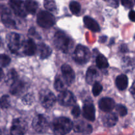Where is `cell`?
Here are the masks:
<instances>
[{
  "label": "cell",
  "mask_w": 135,
  "mask_h": 135,
  "mask_svg": "<svg viewBox=\"0 0 135 135\" xmlns=\"http://www.w3.org/2000/svg\"><path fill=\"white\" fill-rule=\"evenodd\" d=\"M73 128V123L66 117H59L54 120L52 130L55 135H65L70 132Z\"/></svg>",
  "instance_id": "obj_1"
},
{
  "label": "cell",
  "mask_w": 135,
  "mask_h": 135,
  "mask_svg": "<svg viewBox=\"0 0 135 135\" xmlns=\"http://www.w3.org/2000/svg\"><path fill=\"white\" fill-rule=\"evenodd\" d=\"M54 44L56 47L64 53L69 52L72 48V41L64 32L59 31L55 34Z\"/></svg>",
  "instance_id": "obj_2"
},
{
  "label": "cell",
  "mask_w": 135,
  "mask_h": 135,
  "mask_svg": "<svg viewBox=\"0 0 135 135\" xmlns=\"http://www.w3.org/2000/svg\"><path fill=\"white\" fill-rule=\"evenodd\" d=\"M91 57V52L89 49L83 45H78L73 54V58L75 62L80 64L87 63Z\"/></svg>",
  "instance_id": "obj_3"
},
{
  "label": "cell",
  "mask_w": 135,
  "mask_h": 135,
  "mask_svg": "<svg viewBox=\"0 0 135 135\" xmlns=\"http://www.w3.org/2000/svg\"><path fill=\"white\" fill-rule=\"evenodd\" d=\"M37 23L43 28H50L55 23V18L54 15L48 11H42L37 15Z\"/></svg>",
  "instance_id": "obj_4"
},
{
  "label": "cell",
  "mask_w": 135,
  "mask_h": 135,
  "mask_svg": "<svg viewBox=\"0 0 135 135\" xmlns=\"http://www.w3.org/2000/svg\"><path fill=\"white\" fill-rule=\"evenodd\" d=\"M40 101L45 108H50L55 104L56 99L55 95L49 89H43L40 93Z\"/></svg>",
  "instance_id": "obj_5"
},
{
  "label": "cell",
  "mask_w": 135,
  "mask_h": 135,
  "mask_svg": "<svg viewBox=\"0 0 135 135\" xmlns=\"http://www.w3.org/2000/svg\"><path fill=\"white\" fill-rule=\"evenodd\" d=\"M27 131V122L21 118H18L13 121L10 133L11 135H24Z\"/></svg>",
  "instance_id": "obj_6"
},
{
  "label": "cell",
  "mask_w": 135,
  "mask_h": 135,
  "mask_svg": "<svg viewBox=\"0 0 135 135\" xmlns=\"http://www.w3.org/2000/svg\"><path fill=\"white\" fill-rule=\"evenodd\" d=\"M49 127V122L44 115H38L32 120V127L34 130L39 133L46 132Z\"/></svg>",
  "instance_id": "obj_7"
},
{
  "label": "cell",
  "mask_w": 135,
  "mask_h": 135,
  "mask_svg": "<svg viewBox=\"0 0 135 135\" xmlns=\"http://www.w3.org/2000/svg\"><path fill=\"white\" fill-rule=\"evenodd\" d=\"M22 46L21 36L15 32H12L8 37V46L13 53H17Z\"/></svg>",
  "instance_id": "obj_8"
},
{
  "label": "cell",
  "mask_w": 135,
  "mask_h": 135,
  "mask_svg": "<svg viewBox=\"0 0 135 135\" xmlns=\"http://www.w3.org/2000/svg\"><path fill=\"white\" fill-rule=\"evenodd\" d=\"M58 102L62 105L72 106L76 102V99L74 95L69 91H64L60 92L58 97Z\"/></svg>",
  "instance_id": "obj_9"
},
{
  "label": "cell",
  "mask_w": 135,
  "mask_h": 135,
  "mask_svg": "<svg viewBox=\"0 0 135 135\" xmlns=\"http://www.w3.org/2000/svg\"><path fill=\"white\" fill-rule=\"evenodd\" d=\"M62 76L66 85H70L74 82L75 79V73L70 66L64 64L61 68Z\"/></svg>",
  "instance_id": "obj_10"
},
{
  "label": "cell",
  "mask_w": 135,
  "mask_h": 135,
  "mask_svg": "<svg viewBox=\"0 0 135 135\" xmlns=\"http://www.w3.org/2000/svg\"><path fill=\"white\" fill-rule=\"evenodd\" d=\"M9 6L15 15L20 17H26L25 10L24 9L25 6L23 7V2L22 0H10Z\"/></svg>",
  "instance_id": "obj_11"
},
{
  "label": "cell",
  "mask_w": 135,
  "mask_h": 135,
  "mask_svg": "<svg viewBox=\"0 0 135 135\" xmlns=\"http://www.w3.org/2000/svg\"><path fill=\"white\" fill-rule=\"evenodd\" d=\"M115 107V103L113 99L103 97L99 101V107L104 112H110Z\"/></svg>",
  "instance_id": "obj_12"
},
{
  "label": "cell",
  "mask_w": 135,
  "mask_h": 135,
  "mask_svg": "<svg viewBox=\"0 0 135 135\" xmlns=\"http://www.w3.org/2000/svg\"><path fill=\"white\" fill-rule=\"evenodd\" d=\"M83 115L87 120L93 121L95 119V109L91 103H85L83 107Z\"/></svg>",
  "instance_id": "obj_13"
},
{
  "label": "cell",
  "mask_w": 135,
  "mask_h": 135,
  "mask_svg": "<svg viewBox=\"0 0 135 135\" xmlns=\"http://www.w3.org/2000/svg\"><path fill=\"white\" fill-rule=\"evenodd\" d=\"M73 128L75 132L84 134H89L92 131L91 126L82 120L76 122L75 124H73Z\"/></svg>",
  "instance_id": "obj_14"
},
{
  "label": "cell",
  "mask_w": 135,
  "mask_h": 135,
  "mask_svg": "<svg viewBox=\"0 0 135 135\" xmlns=\"http://www.w3.org/2000/svg\"><path fill=\"white\" fill-rule=\"evenodd\" d=\"M25 89V83L19 80H17L11 85L10 93L13 95L21 94Z\"/></svg>",
  "instance_id": "obj_15"
},
{
  "label": "cell",
  "mask_w": 135,
  "mask_h": 135,
  "mask_svg": "<svg viewBox=\"0 0 135 135\" xmlns=\"http://www.w3.org/2000/svg\"><path fill=\"white\" fill-rule=\"evenodd\" d=\"M84 23L85 26L93 32H98L100 31V27L95 20L90 17L86 16L84 18Z\"/></svg>",
  "instance_id": "obj_16"
},
{
  "label": "cell",
  "mask_w": 135,
  "mask_h": 135,
  "mask_svg": "<svg viewBox=\"0 0 135 135\" xmlns=\"http://www.w3.org/2000/svg\"><path fill=\"white\" fill-rule=\"evenodd\" d=\"M37 46L32 38H28L24 45V53L27 56H32L35 53Z\"/></svg>",
  "instance_id": "obj_17"
},
{
  "label": "cell",
  "mask_w": 135,
  "mask_h": 135,
  "mask_svg": "<svg viewBox=\"0 0 135 135\" xmlns=\"http://www.w3.org/2000/svg\"><path fill=\"white\" fill-rule=\"evenodd\" d=\"M118 121L117 116L115 113H108L103 118V123L107 127H113Z\"/></svg>",
  "instance_id": "obj_18"
},
{
  "label": "cell",
  "mask_w": 135,
  "mask_h": 135,
  "mask_svg": "<svg viewBox=\"0 0 135 135\" xmlns=\"http://www.w3.org/2000/svg\"><path fill=\"white\" fill-rule=\"evenodd\" d=\"M115 84L119 90L123 91L127 89V86H128V78H127V76L121 74L117 76L116 80H115Z\"/></svg>",
  "instance_id": "obj_19"
},
{
  "label": "cell",
  "mask_w": 135,
  "mask_h": 135,
  "mask_svg": "<svg viewBox=\"0 0 135 135\" xmlns=\"http://www.w3.org/2000/svg\"><path fill=\"white\" fill-rule=\"evenodd\" d=\"M24 6L27 12L31 14H35L38 9V4L36 1L34 0H26Z\"/></svg>",
  "instance_id": "obj_20"
},
{
  "label": "cell",
  "mask_w": 135,
  "mask_h": 135,
  "mask_svg": "<svg viewBox=\"0 0 135 135\" xmlns=\"http://www.w3.org/2000/svg\"><path fill=\"white\" fill-rule=\"evenodd\" d=\"M98 77V72L94 68L90 67L86 73V81L89 84H91L93 83L97 82V80Z\"/></svg>",
  "instance_id": "obj_21"
},
{
  "label": "cell",
  "mask_w": 135,
  "mask_h": 135,
  "mask_svg": "<svg viewBox=\"0 0 135 135\" xmlns=\"http://www.w3.org/2000/svg\"><path fill=\"white\" fill-rule=\"evenodd\" d=\"M2 20L3 24L8 28H14L15 27V22L10 16L8 11H4L2 16Z\"/></svg>",
  "instance_id": "obj_22"
},
{
  "label": "cell",
  "mask_w": 135,
  "mask_h": 135,
  "mask_svg": "<svg viewBox=\"0 0 135 135\" xmlns=\"http://www.w3.org/2000/svg\"><path fill=\"white\" fill-rule=\"evenodd\" d=\"M52 54V49H50V46L45 44H41L39 45V54L40 57L42 59L48 58Z\"/></svg>",
  "instance_id": "obj_23"
},
{
  "label": "cell",
  "mask_w": 135,
  "mask_h": 135,
  "mask_svg": "<svg viewBox=\"0 0 135 135\" xmlns=\"http://www.w3.org/2000/svg\"><path fill=\"white\" fill-rule=\"evenodd\" d=\"M96 64L100 69H105L109 66L108 61L103 54H99L96 58Z\"/></svg>",
  "instance_id": "obj_24"
},
{
  "label": "cell",
  "mask_w": 135,
  "mask_h": 135,
  "mask_svg": "<svg viewBox=\"0 0 135 135\" xmlns=\"http://www.w3.org/2000/svg\"><path fill=\"white\" fill-rule=\"evenodd\" d=\"M123 67L127 71L132 70L135 68V60L130 58H125L123 60Z\"/></svg>",
  "instance_id": "obj_25"
},
{
  "label": "cell",
  "mask_w": 135,
  "mask_h": 135,
  "mask_svg": "<svg viewBox=\"0 0 135 135\" xmlns=\"http://www.w3.org/2000/svg\"><path fill=\"white\" fill-rule=\"evenodd\" d=\"M54 85L56 90L58 91L62 92V91H65L66 84L64 83V81H62V78H61L59 76H57L55 78Z\"/></svg>",
  "instance_id": "obj_26"
},
{
  "label": "cell",
  "mask_w": 135,
  "mask_h": 135,
  "mask_svg": "<svg viewBox=\"0 0 135 135\" xmlns=\"http://www.w3.org/2000/svg\"><path fill=\"white\" fill-rule=\"evenodd\" d=\"M69 7L71 12L74 15H78V14L80 13V11H81V6L78 2H76V1L71 2Z\"/></svg>",
  "instance_id": "obj_27"
},
{
  "label": "cell",
  "mask_w": 135,
  "mask_h": 135,
  "mask_svg": "<svg viewBox=\"0 0 135 135\" xmlns=\"http://www.w3.org/2000/svg\"><path fill=\"white\" fill-rule=\"evenodd\" d=\"M44 6L45 9L49 11H55L56 10V5L54 0H45Z\"/></svg>",
  "instance_id": "obj_28"
},
{
  "label": "cell",
  "mask_w": 135,
  "mask_h": 135,
  "mask_svg": "<svg viewBox=\"0 0 135 135\" xmlns=\"http://www.w3.org/2000/svg\"><path fill=\"white\" fill-rule=\"evenodd\" d=\"M0 107L3 109L10 107V97L9 95H3L0 98Z\"/></svg>",
  "instance_id": "obj_29"
},
{
  "label": "cell",
  "mask_w": 135,
  "mask_h": 135,
  "mask_svg": "<svg viewBox=\"0 0 135 135\" xmlns=\"http://www.w3.org/2000/svg\"><path fill=\"white\" fill-rule=\"evenodd\" d=\"M17 74L16 71L15 70H11L9 72H8V74H7V78H6V82L9 83L11 85L15 80H17Z\"/></svg>",
  "instance_id": "obj_30"
},
{
  "label": "cell",
  "mask_w": 135,
  "mask_h": 135,
  "mask_svg": "<svg viewBox=\"0 0 135 135\" xmlns=\"http://www.w3.org/2000/svg\"><path fill=\"white\" fill-rule=\"evenodd\" d=\"M11 62V58L6 54H0V65L2 67H6Z\"/></svg>",
  "instance_id": "obj_31"
},
{
  "label": "cell",
  "mask_w": 135,
  "mask_h": 135,
  "mask_svg": "<svg viewBox=\"0 0 135 135\" xmlns=\"http://www.w3.org/2000/svg\"><path fill=\"white\" fill-rule=\"evenodd\" d=\"M103 90V87L99 83L95 82L94 85H93V89H92V93L94 96H98L101 93Z\"/></svg>",
  "instance_id": "obj_32"
},
{
  "label": "cell",
  "mask_w": 135,
  "mask_h": 135,
  "mask_svg": "<svg viewBox=\"0 0 135 135\" xmlns=\"http://www.w3.org/2000/svg\"><path fill=\"white\" fill-rule=\"evenodd\" d=\"M116 111L117 112L119 113V115L122 117L125 116L127 114V108H126L124 105H117L116 106Z\"/></svg>",
  "instance_id": "obj_33"
},
{
  "label": "cell",
  "mask_w": 135,
  "mask_h": 135,
  "mask_svg": "<svg viewBox=\"0 0 135 135\" xmlns=\"http://www.w3.org/2000/svg\"><path fill=\"white\" fill-rule=\"evenodd\" d=\"M122 5L126 8L131 9L133 7L134 3L132 2V0H120Z\"/></svg>",
  "instance_id": "obj_34"
},
{
  "label": "cell",
  "mask_w": 135,
  "mask_h": 135,
  "mask_svg": "<svg viewBox=\"0 0 135 135\" xmlns=\"http://www.w3.org/2000/svg\"><path fill=\"white\" fill-rule=\"evenodd\" d=\"M23 101L25 104H31L33 101V97L31 94L27 95L23 98Z\"/></svg>",
  "instance_id": "obj_35"
},
{
  "label": "cell",
  "mask_w": 135,
  "mask_h": 135,
  "mask_svg": "<svg viewBox=\"0 0 135 135\" xmlns=\"http://www.w3.org/2000/svg\"><path fill=\"white\" fill-rule=\"evenodd\" d=\"M72 114L75 117H78L80 115V109L78 106H75L72 111Z\"/></svg>",
  "instance_id": "obj_36"
},
{
  "label": "cell",
  "mask_w": 135,
  "mask_h": 135,
  "mask_svg": "<svg viewBox=\"0 0 135 135\" xmlns=\"http://www.w3.org/2000/svg\"><path fill=\"white\" fill-rule=\"evenodd\" d=\"M128 17H129L130 20L132 21L135 22V11L131 10L128 13Z\"/></svg>",
  "instance_id": "obj_37"
},
{
  "label": "cell",
  "mask_w": 135,
  "mask_h": 135,
  "mask_svg": "<svg viewBox=\"0 0 135 135\" xmlns=\"http://www.w3.org/2000/svg\"><path fill=\"white\" fill-rule=\"evenodd\" d=\"M130 92L131 93L132 95L133 96L134 98H135V80L133 82V84H132L131 89H130Z\"/></svg>",
  "instance_id": "obj_38"
},
{
  "label": "cell",
  "mask_w": 135,
  "mask_h": 135,
  "mask_svg": "<svg viewBox=\"0 0 135 135\" xmlns=\"http://www.w3.org/2000/svg\"><path fill=\"white\" fill-rule=\"evenodd\" d=\"M113 6L114 7H117L118 6H119V2L118 0H113Z\"/></svg>",
  "instance_id": "obj_39"
},
{
  "label": "cell",
  "mask_w": 135,
  "mask_h": 135,
  "mask_svg": "<svg viewBox=\"0 0 135 135\" xmlns=\"http://www.w3.org/2000/svg\"><path fill=\"white\" fill-rule=\"evenodd\" d=\"M4 77V73H3V71L2 68H0V81L2 80Z\"/></svg>",
  "instance_id": "obj_40"
},
{
  "label": "cell",
  "mask_w": 135,
  "mask_h": 135,
  "mask_svg": "<svg viewBox=\"0 0 135 135\" xmlns=\"http://www.w3.org/2000/svg\"><path fill=\"white\" fill-rule=\"evenodd\" d=\"M127 50V47L126 45H122L121 46V51L123 52H125Z\"/></svg>",
  "instance_id": "obj_41"
},
{
  "label": "cell",
  "mask_w": 135,
  "mask_h": 135,
  "mask_svg": "<svg viewBox=\"0 0 135 135\" xmlns=\"http://www.w3.org/2000/svg\"><path fill=\"white\" fill-rule=\"evenodd\" d=\"M0 135H2V131H0Z\"/></svg>",
  "instance_id": "obj_42"
}]
</instances>
